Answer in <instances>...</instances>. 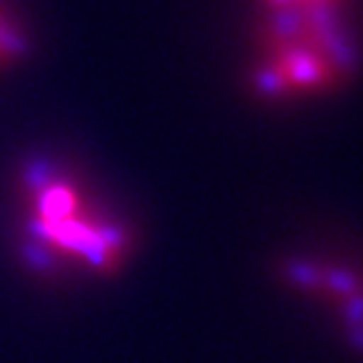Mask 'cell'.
Masks as SVG:
<instances>
[{"label": "cell", "instance_id": "6da1fadb", "mask_svg": "<svg viewBox=\"0 0 363 363\" xmlns=\"http://www.w3.org/2000/svg\"><path fill=\"white\" fill-rule=\"evenodd\" d=\"M247 84L267 104L328 96L356 76L361 35L353 0H255Z\"/></svg>", "mask_w": 363, "mask_h": 363}, {"label": "cell", "instance_id": "7a4b0ae2", "mask_svg": "<svg viewBox=\"0 0 363 363\" xmlns=\"http://www.w3.org/2000/svg\"><path fill=\"white\" fill-rule=\"evenodd\" d=\"M288 283L311 298H323L346 323V335L363 351V278L346 265L301 260L290 262Z\"/></svg>", "mask_w": 363, "mask_h": 363}, {"label": "cell", "instance_id": "3957f363", "mask_svg": "<svg viewBox=\"0 0 363 363\" xmlns=\"http://www.w3.org/2000/svg\"><path fill=\"white\" fill-rule=\"evenodd\" d=\"M28 45L30 38L23 28V23L0 0V68L13 66V63L28 56Z\"/></svg>", "mask_w": 363, "mask_h": 363}]
</instances>
